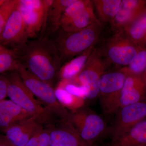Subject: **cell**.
I'll return each instance as SVG.
<instances>
[{
  "label": "cell",
  "instance_id": "6da1fadb",
  "mask_svg": "<svg viewBox=\"0 0 146 146\" xmlns=\"http://www.w3.org/2000/svg\"><path fill=\"white\" fill-rule=\"evenodd\" d=\"M16 51L18 58L37 78L52 86L61 66L60 57L51 38L39 37L29 40Z\"/></svg>",
  "mask_w": 146,
  "mask_h": 146
},
{
  "label": "cell",
  "instance_id": "7a4b0ae2",
  "mask_svg": "<svg viewBox=\"0 0 146 146\" xmlns=\"http://www.w3.org/2000/svg\"><path fill=\"white\" fill-rule=\"evenodd\" d=\"M100 21L78 31L66 32L59 29L52 39L59 54L61 64L94 48L102 30Z\"/></svg>",
  "mask_w": 146,
  "mask_h": 146
},
{
  "label": "cell",
  "instance_id": "3957f363",
  "mask_svg": "<svg viewBox=\"0 0 146 146\" xmlns=\"http://www.w3.org/2000/svg\"><path fill=\"white\" fill-rule=\"evenodd\" d=\"M15 71L27 88L44 105L53 124L67 121L69 113L58 101L52 86L37 78L20 62Z\"/></svg>",
  "mask_w": 146,
  "mask_h": 146
},
{
  "label": "cell",
  "instance_id": "277c9868",
  "mask_svg": "<svg viewBox=\"0 0 146 146\" xmlns=\"http://www.w3.org/2000/svg\"><path fill=\"white\" fill-rule=\"evenodd\" d=\"M4 74L7 80V96L10 100L31 114L42 126L50 125L51 121L46 110L35 99L18 73L11 71Z\"/></svg>",
  "mask_w": 146,
  "mask_h": 146
},
{
  "label": "cell",
  "instance_id": "5b68a950",
  "mask_svg": "<svg viewBox=\"0 0 146 146\" xmlns=\"http://www.w3.org/2000/svg\"><path fill=\"white\" fill-rule=\"evenodd\" d=\"M66 123L76 131L84 142L91 146L104 135L107 129L103 118L82 108L69 113Z\"/></svg>",
  "mask_w": 146,
  "mask_h": 146
},
{
  "label": "cell",
  "instance_id": "8992f818",
  "mask_svg": "<svg viewBox=\"0 0 146 146\" xmlns=\"http://www.w3.org/2000/svg\"><path fill=\"white\" fill-rule=\"evenodd\" d=\"M125 73L120 70L104 73L99 83V94L102 110L105 115L115 113L126 78Z\"/></svg>",
  "mask_w": 146,
  "mask_h": 146
},
{
  "label": "cell",
  "instance_id": "52a82bcc",
  "mask_svg": "<svg viewBox=\"0 0 146 146\" xmlns=\"http://www.w3.org/2000/svg\"><path fill=\"white\" fill-rule=\"evenodd\" d=\"M142 47L133 43L123 31L108 39L101 52L107 60L116 65H128L134 60Z\"/></svg>",
  "mask_w": 146,
  "mask_h": 146
},
{
  "label": "cell",
  "instance_id": "ba28073f",
  "mask_svg": "<svg viewBox=\"0 0 146 146\" xmlns=\"http://www.w3.org/2000/svg\"><path fill=\"white\" fill-rule=\"evenodd\" d=\"M106 66V61L101 51L94 48L83 69L73 79L86 89V99L93 100L98 96L99 83Z\"/></svg>",
  "mask_w": 146,
  "mask_h": 146
},
{
  "label": "cell",
  "instance_id": "9c48e42d",
  "mask_svg": "<svg viewBox=\"0 0 146 146\" xmlns=\"http://www.w3.org/2000/svg\"><path fill=\"white\" fill-rule=\"evenodd\" d=\"M115 114L114 122L109 129L112 141L146 119V100L120 108Z\"/></svg>",
  "mask_w": 146,
  "mask_h": 146
},
{
  "label": "cell",
  "instance_id": "30bf717a",
  "mask_svg": "<svg viewBox=\"0 0 146 146\" xmlns=\"http://www.w3.org/2000/svg\"><path fill=\"white\" fill-rule=\"evenodd\" d=\"M29 39L18 3L0 34V45L9 49L17 50L23 46Z\"/></svg>",
  "mask_w": 146,
  "mask_h": 146
},
{
  "label": "cell",
  "instance_id": "8fae6325",
  "mask_svg": "<svg viewBox=\"0 0 146 146\" xmlns=\"http://www.w3.org/2000/svg\"><path fill=\"white\" fill-rule=\"evenodd\" d=\"M122 69L126 76L120 96L119 108L146 100V88L142 76L131 72L126 67Z\"/></svg>",
  "mask_w": 146,
  "mask_h": 146
},
{
  "label": "cell",
  "instance_id": "7c38bea8",
  "mask_svg": "<svg viewBox=\"0 0 146 146\" xmlns=\"http://www.w3.org/2000/svg\"><path fill=\"white\" fill-rule=\"evenodd\" d=\"M44 127L34 117L11 125L3 132L4 136L15 146H25L30 138Z\"/></svg>",
  "mask_w": 146,
  "mask_h": 146
},
{
  "label": "cell",
  "instance_id": "4fadbf2b",
  "mask_svg": "<svg viewBox=\"0 0 146 146\" xmlns=\"http://www.w3.org/2000/svg\"><path fill=\"white\" fill-rule=\"evenodd\" d=\"M146 6V1L143 0H122L117 15L110 23L115 33L134 21Z\"/></svg>",
  "mask_w": 146,
  "mask_h": 146
},
{
  "label": "cell",
  "instance_id": "5bb4252c",
  "mask_svg": "<svg viewBox=\"0 0 146 146\" xmlns=\"http://www.w3.org/2000/svg\"><path fill=\"white\" fill-rule=\"evenodd\" d=\"M46 128L49 130L50 146H91L84 142L67 123Z\"/></svg>",
  "mask_w": 146,
  "mask_h": 146
},
{
  "label": "cell",
  "instance_id": "9a60e30c",
  "mask_svg": "<svg viewBox=\"0 0 146 146\" xmlns=\"http://www.w3.org/2000/svg\"><path fill=\"white\" fill-rule=\"evenodd\" d=\"M53 1V0L43 10L29 9L20 5L18 2V8L23 18L29 39L36 37L44 31L48 11Z\"/></svg>",
  "mask_w": 146,
  "mask_h": 146
},
{
  "label": "cell",
  "instance_id": "2e32d148",
  "mask_svg": "<svg viewBox=\"0 0 146 146\" xmlns=\"http://www.w3.org/2000/svg\"><path fill=\"white\" fill-rule=\"evenodd\" d=\"M33 117L11 100L0 102V132L3 133L11 125Z\"/></svg>",
  "mask_w": 146,
  "mask_h": 146
},
{
  "label": "cell",
  "instance_id": "e0dca14e",
  "mask_svg": "<svg viewBox=\"0 0 146 146\" xmlns=\"http://www.w3.org/2000/svg\"><path fill=\"white\" fill-rule=\"evenodd\" d=\"M75 0H53L50 7L44 29L40 37L49 38L60 28L61 18L65 9Z\"/></svg>",
  "mask_w": 146,
  "mask_h": 146
},
{
  "label": "cell",
  "instance_id": "ac0fdd59",
  "mask_svg": "<svg viewBox=\"0 0 146 146\" xmlns=\"http://www.w3.org/2000/svg\"><path fill=\"white\" fill-rule=\"evenodd\" d=\"M93 5V1H91L86 7L61 25L60 28L66 32H74L99 22L94 13Z\"/></svg>",
  "mask_w": 146,
  "mask_h": 146
},
{
  "label": "cell",
  "instance_id": "d6986e66",
  "mask_svg": "<svg viewBox=\"0 0 146 146\" xmlns=\"http://www.w3.org/2000/svg\"><path fill=\"white\" fill-rule=\"evenodd\" d=\"M110 146H146V119L112 141Z\"/></svg>",
  "mask_w": 146,
  "mask_h": 146
},
{
  "label": "cell",
  "instance_id": "ffe728a7",
  "mask_svg": "<svg viewBox=\"0 0 146 146\" xmlns=\"http://www.w3.org/2000/svg\"><path fill=\"white\" fill-rule=\"evenodd\" d=\"M94 49L93 48L87 50L61 66L58 78L60 80H71L75 78L84 67Z\"/></svg>",
  "mask_w": 146,
  "mask_h": 146
},
{
  "label": "cell",
  "instance_id": "44dd1931",
  "mask_svg": "<svg viewBox=\"0 0 146 146\" xmlns=\"http://www.w3.org/2000/svg\"><path fill=\"white\" fill-rule=\"evenodd\" d=\"M122 31L134 44L144 46L146 43V6L137 18Z\"/></svg>",
  "mask_w": 146,
  "mask_h": 146
},
{
  "label": "cell",
  "instance_id": "7402d4cb",
  "mask_svg": "<svg viewBox=\"0 0 146 146\" xmlns=\"http://www.w3.org/2000/svg\"><path fill=\"white\" fill-rule=\"evenodd\" d=\"M92 1L101 22L110 23L119 11L122 0Z\"/></svg>",
  "mask_w": 146,
  "mask_h": 146
},
{
  "label": "cell",
  "instance_id": "603a6c76",
  "mask_svg": "<svg viewBox=\"0 0 146 146\" xmlns=\"http://www.w3.org/2000/svg\"><path fill=\"white\" fill-rule=\"evenodd\" d=\"M56 99L63 107L72 111L82 108L84 104L85 99L75 96L67 92L62 87L57 86L54 89Z\"/></svg>",
  "mask_w": 146,
  "mask_h": 146
},
{
  "label": "cell",
  "instance_id": "cb8c5ba5",
  "mask_svg": "<svg viewBox=\"0 0 146 146\" xmlns=\"http://www.w3.org/2000/svg\"><path fill=\"white\" fill-rule=\"evenodd\" d=\"M20 63L17 52L10 50L0 54V75L16 71Z\"/></svg>",
  "mask_w": 146,
  "mask_h": 146
},
{
  "label": "cell",
  "instance_id": "d4e9b609",
  "mask_svg": "<svg viewBox=\"0 0 146 146\" xmlns=\"http://www.w3.org/2000/svg\"><path fill=\"white\" fill-rule=\"evenodd\" d=\"M126 67L131 72L142 76L146 71V48L142 47L134 60Z\"/></svg>",
  "mask_w": 146,
  "mask_h": 146
},
{
  "label": "cell",
  "instance_id": "484cf974",
  "mask_svg": "<svg viewBox=\"0 0 146 146\" xmlns=\"http://www.w3.org/2000/svg\"><path fill=\"white\" fill-rule=\"evenodd\" d=\"M91 2L90 0H75L66 8L60 22V27L68 22L73 16L81 11Z\"/></svg>",
  "mask_w": 146,
  "mask_h": 146
},
{
  "label": "cell",
  "instance_id": "4316f807",
  "mask_svg": "<svg viewBox=\"0 0 146 146\" xmlns=\"http://www.w3.org/2000/svg\"><path fill=\"white\" fill-rule=\"evenodd\" d=\"M18 3V0H5V2L0 6V34Z\"/></svg>",
  "mask_w": 146,
  "mask_h": 146
},
{
  "label": "cell",
  "instance_id": "83f0119b",
  "mask_svg": "<svg viewBox=\"0 0 146 146\" xmlns=\"http://www.w3.org/2000/svg\"><path fill=\"white\" fill-rule=\"evenodd\" d=\"M25 146H50L49 129L47 128L44 127L33 136Z\"/></svg>",
  "mask_w": 146,
  "mask_h": 146
},
{
  "label": "cell",
  "instance_id": "f1b7e54d",
  "mask_svg": "<svg viewBox=\"0 0 146 146\" xmlns=\"http://www.w3.org/2000/svg\"><path fill=\"white\" fill-rule=\"evenodd\" d=\"M58 86L62 87L68 93L75 96L86 99V89L81 85L71 83L70 80H60Z\"/></svg>",
  "mask_w": 146,
  "mask_h": 146
},
{
  "label": "cell",
  "instance_id": "f546056e",
  "mask_svg": "<svg viewBox=\"0 0 146 146\" xmlns=\"http://www.w3.org/2000/svg\"><path fill=\"white\" fill-rule=\"evenodd\" d=\"M7 82L4 74L0 75V102L7 96Z\"/></svg>",
  "mask_w": 146,
  "mask_h": 146
},
{
  "label": "cell",
  "instance_id": "4dcf8cb0",
  "mask_svg": "<svg viewBox=\"0 0 146 146\" xmlns=\"http://www.w3.org/2000/svg\"><path fill=\"white\" fill-rule=\"evenodd\" d=\"M0 146H15L11 143L3 134L0 133Z\"/></svg>",
  "mask_w": 146,
  "mask_h": 146
},
{
  "label": "cell",
  "instance_id": "1f68e13d",
  "mask_svg": "<svg viewBox=\"0 0 146 146\" xmlns=\"http://www.w3.org/2000/svg\"><path fill=\"white\" fill-rule=\"evenodd\" d=\"M10 49H9L1 45H0V54L6 52L10 50Z\"/></svg>",
  "mask_w": 146,
  "mask_h": 146
},
{
  "label": "cell",
  "instance_id": "d6a6232c",
  "mask_svg": "<svg viewBox=\"0 0 146 146\" xmlns=\"http://www.w3.org/2000/svg\"><path fill=\"white\" fill-rule=\"evenodd\" d=\"M141 76H142V79H143V81L144 82L146 88V71Z\"/></svg>",
  "mask_w": 146,
  "mask_h": 146
},
{
  "label": "cell",
  "instance_id": "836d02e7",
  "mask_svg": "<svg viewBox=\"0 0 146 146\" xmlns=\"http://www.w3.org/2000/svg\"><path fill=\"white\" fill-rule=\"evenodd\" d=\"M5 0H0V6L2 5L5 2Z\"/></svg>",
  "mask_w": 146,
  "mask_h": 146
},
{
  "label": "cell",
  "instance_id": "e575fe53",
  "mask_svg": "<svg viewBox=\"0 0 146 146\" xmlns=\"http://www.w3.org/2000/svg\"><path fill=\"white\" fill-rule=\"evenodd\" d=\"M145 44L146 45V44Z\"/></svg>",
  "mask_w": 146,
  "mask_h": 146
}]
</instances>
